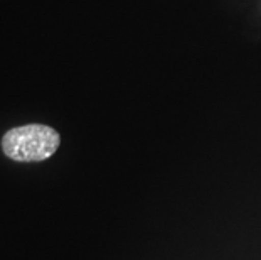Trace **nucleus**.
Here are the masks:
<instances>
[{
	"instance_id": "nucleus-1",
	"label": "nucleus",
	"mask_w": 261,
	"mask_h": 260,
	"mask_svg": "<svg viewBox=\"0 0 261 260\" xmlns=\"http://www.w3.org/2000/svg\"><path fill=\"white\" fill-rule=\"evenodd\" d=\"M59 146V132L44 124L14 127L2 137L4 154L15 162H41L51 157Z\"/></svg>"
}]
</instances>
